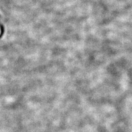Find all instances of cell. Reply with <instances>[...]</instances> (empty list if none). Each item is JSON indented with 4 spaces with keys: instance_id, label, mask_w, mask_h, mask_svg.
<instances>
[{
    "instance_id": "6da1fadb",
    "label": "cell",
    "mask_w": 132,
    "mask_h": 132,
    "mask_svg": "<svg viewBox=\"0 0 132 132\" xmlns=\"http://www.w3.org/2000/svg\"><path fill=\"white\" fill-rule=\"evenodd\" d=\"M0 34H1V29H0Z\"/></svg>"
}]
</instances>
